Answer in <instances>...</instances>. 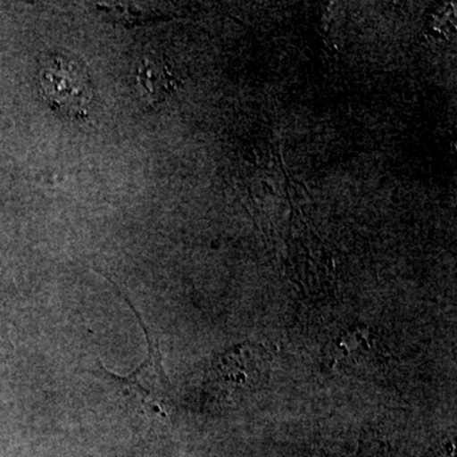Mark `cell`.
<instances>
[{"label":"cell","mask_w":457,"mask_h":457,"mask_svg":"<svg viewBox=\"0 0 457 457\" xmlns=\"http://www.w3.org/2000/svg\"><path fill=\"white\" fill-rule=\"evenodd\" d=\"M270 356L261 345H236L213 360L206 378L209 398L220 405L239 402L269 380Z\"/></svg>","instance_id":"obj_1"},{"label":"cell","mask_w":457,"mask_h":457,"mask_svg":"<svg viewBox=\"0 0 457 457\" xmlns=\"http://www.w3.org/2000/svg\"><path fill=\"white\" fill-rule=\"evenodd\" d=\"M144 330L149 341V354L145 362L128 378H119L108 374V371L107 374L119 385L123 400L134 408L135 413L146 417H164L167 416V384L159 360L158 345L152 342L145 327Z\"/></svg>","instance_id":"obj_3"},{"label":"cell","mask_w":457,"mask_h":457,"mask_svg":"<svg viewBox=\"0 0 457 457\" xmlns=\"http://www.w3.org/2000/svg\"><path fill=\"white\" fill-rule=\"evenodd\" d=\"M40 90L45 102L65 119L87 117L93 102L88 71L80 60L66 54H53L42 62Z\"/></svg>","instance_id":"obj_2"},{"label":"cell","mask_w":457,"mask_h":457,"mask_svg":"<svg viewBox=\"0 0 457 457\" xmlns=\"http://www.w3.org/2000/svg\"><path fill=\"white\" fill-rule=\"evenodd\" d=\"M143 97L150 104L163 101L174 88V78L162 57H144L137 71Z\"/></svg>","instance_id":"obj_4"}]
</instances>
